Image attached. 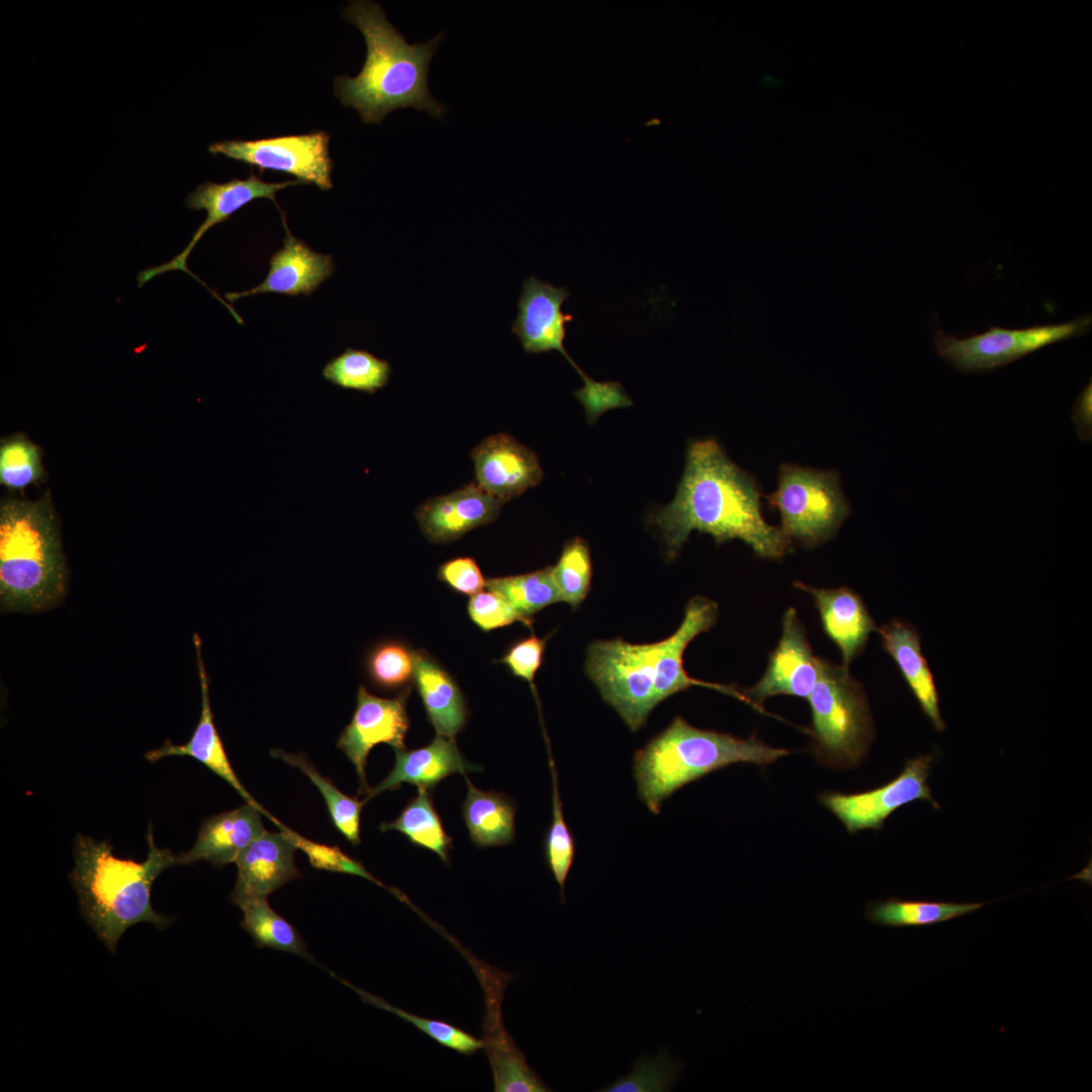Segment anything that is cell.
Here are the masks:
<instances>
[{
    "instance_id": "cell-45",
    "label": "cell",
    "mask_w": 1092,
    "mask_h": 1092,
    "mask_svg": "<svg viewBox=\"0 0 1092 1092\" xmlns=\"http://www.w3.org/2000/svg\"><path fill=\"white\" fill-rule=\"evenodd\" d=\"M1074 419L1081 437H1090L1091 431V383L1079 395L1074 410Z\"/></svg>"
},
{
    "instance_id": "cell-20",
    "label": "cell",
    "mask_w": 1092,
    "mask_h": 1092,
    "mask_svg": "<svg viewBox=\"0 0 1092 1092\" xmlns=\"http://www.w3.org/2000/svg\"><path fill=\"white\" fill-rule=\"evenodd\" d=\"M503 505L477 483H469L448 494L426 500L417 509L416 518L429 541L449 543L493 522Z\"/></svg>"
},
{
    "instance_id": "cell-18",
    "label": "cell",
    "mask_w": 1092,
    "mask_h": 1092,
    "mask_svg": "<svg viewBox=\"0 0 1092 1092\" xmlns=\"http://www.w3.org/2000/svg\"><path fill=\"white\" fill-rule=\"evenodd\" d=\"M297 848L282 831H265L236 860L238 877L231 899L240 908L267 899L288 882L301 877L294 862Z\"/></svg>"
},
{
    "instance_id": "cell-31",
    "label": "cell",
    "mask_w": 1092,
    "mask_h": 1092,
    "mask_svg": "<svg viewBox=\"0 0 1092 1092\" xmlns=\"http://www.w3.org/2000/svg\"><path fill=\"white\" fill-rule=\"evenodd\" d=\"M271 756L299 768L310 780L322 793L334 826L352 845H358L361 841V811L366 801H360L357 797L342 793L302 754L289 753L277 748L271 750Z\"/></svg>"
},
{
    "instance_id": "cell-32",
    "label": "cell",
    "mask_w": 1092,
    "mask_h": 1092,
    "mask_svg": "<svg viewBox=\"0 0 1092 1092\" xmlns=\"http://www.w3.org/2000/svg\"><path fill=\"white\" fill-rule=\"evenodd\" d=\"M486 589L500 594L531 625L533 615L561 602L552 566L529 573L486 579Z\"/></svg>"
},
{
    "instance_id": "cell-43",
    "label": "cell",
    "mask_w": 1092,
    "mask_h": 1092,
    "mask_svg": "<svg viewBox=\"0 0 1092 1092\" xmlns=\"http://www.w3.org/2000/svg\"><path fill=\"white\" fill-rule=\"evenodd\" d=\"M546 642V638L537 637L532 633L529 637L513 644L499 659V662L507 665L515 676L529 682L535 695L534 678L542 664Z\"/></svg>"
},
{
    "instance_id": "cell-23",
    "label": "cell",
    "mask_w": 1092,
    "mask_h": 1092,
    "mask_svg": "<svg viewBox=\"0 0 1092 1092\" xmlns=\"http://www.w3.org/2000/svg\"><path fill=\"white\" fill-rule=\"evenodd\" d=\"M794 585L812 596L826 635L838 647L843 665L848 667L866 647L871 633L878 629L861 598L845 586L822 588L799 581Z\"/></svg>"
},
{
    "instance_id": "cell-26",
    "label": "cell",
    "mask_w": 1092,
    "mask_h": 1092,
    "mask_svg": "<svg viewBox=\"0 0 1092 1092\" xmlns=\"http://www.w3.org/2000/svg\"><path fill=\"white\" fill-rule=\"evenodd\" d=\"M414 680L437 734L454 739L467 718L466 703L456 681L423 650L415 651Z\"/></svg>"
},
{
    "instance_id": "cell-3",
    "label": "cell",
    "mask_w": 1092,
    "mask_h": 1092,
    "mask_svg": "<svg viewBox=\"0 0 1092 1092\" xmlns=\"http://www.w3.org/2000/svg\"><path fill=\"white\" fill-rule=\"evenodd\" d=\"M343 16L362 32L367 54L357 76L335 79L341 103L356 109L368 124H379L390 112L407 107L440 119L447 107L432 96L428 76L444 33L424 43H408L372 1H351Z\"/></svg>"
},
{
    "instance_id": "cell-27",
    "label": "cell",
    "mask_w": 1092,
    "mask_h": 1092,
    "mask_svg": "<svg viewBox=\"0 0 1092 1092\" xmlns=\"http://www.w3.org/2000/svg\"><path fill=\"white\" fill-rule=\"evenodd\" d=\"M464 777L467 796L462 816L471 841L479 847L511 843L515 837V804L504 794L476 789Z\"/></svg>"
},
{
    "instance_id": "cell-19",
    "label": "cell",
    "mask_w": 1092,
    "mask_h": 1092,
    "mask_svg": "<svg viewBox=\"0 0 1092 1092\" xmlns=\"http://www.w3.org/2000/svg\"><path fill=\"white\" fill-rule=\"evenodd\" d=\"M282 222L286 231L285 238L282 248L270 257L267 276L249 290L226 292L224 297L230 302L261 293L309 296L335 272V262L331 255L317 253L295 238L287 228L284 214Z\"/></svg>"
},
{
    "instance_id": "cell-28",
    "label": "cell",
    "mask_w": 1092,
    "mask_h": 1092,
    "mask_svg": "<svg viewBox=\"0 0 1092 1092\" xmlns=\"http://www.w3.org/2000/svg\"><path fill=\"white\" fill-rule=\"evenodd\" d=\"M985 904L889 898L869 903L864 916L879 926L924 927L973 913Z\"/></svg>"
},
{
    "instance_id": "cell-37",
    "label": "cell",
    "mask_w": 1092,
    "mask_h": 1092,
    "mask_svg": "<svg viewBox=\"0 0 1092 1092\" xmlns=\"http://www.w3.org/2000/svg\"><path fill=\"white\" fill-rule=\"evenodd\" d=\"M549 765L552 777V821L546 833L544 849L548 868L560 887L564 902V886L574 859L575 842L564 820L557 774L551 757Z\"/></svg>"
},
{
    "instance_id": "cell-36",
    "label": "cell",
    "mask_w": 1092,
    "mask_h": 1092,
    "mask_svg": "<svg viewBox=\"0 0 1092 1092\" xmlns=\"http://www.w3.org/2000/svg\"><path fill=\"white\" fill-rule=\"evenodd\" d=\"M552 571L561 602L572 609L577 608L592 586L593 567L587 543L579 537L567 541Z\"/></svg>"
},
{
    "instance_id": "cell-40",
    "label": "cell",
    "mask_w": 1092,
    "mask_h": 1092,
    "mask_svg": "<svg viewBox=\"0 0 1092 1092\" xmlns=\"http://www.w3.org/2000/svg\"><path fill=\"white\" fill-rule=\"evenodd\" d=\"M275 825L279 828V831H282L288 836L297 849L305 853L313 868L323 871L358 876L387 889L398 898L401 897V892L383 885L373 877L360 861L343 852L338 846H330L309 840L286 827L279 821Z\"/></svg>"
},
{
    "instance_id": "cell-38",
    "label": "cell",
    "mask_w": 1092,
    "mask_h": 1092,
    "mask_svg": "<svg viewBox=\"0 0 1092 1092\" xmlns=\"http://www.w3.org/2000/svg\"><path fill=\"white\" fill-rule=\"evenodd\" d=\"M366 671L371 682L381 690L403 689L414 678L415 651L398 641H383L369 652Z\"/></svg>"
},
{
    "instance_id": "cell-6",
    "label": "cell",
    "mask_w": 1092,
    "mask_h": 1092,
    "mask_svg": "<svg viewBox=\"0 0 1092 1092\" xmlns=\"http://www.w3.org/2000/svg\"><path fill=\"white\" fill-rule=\"evenodd\" d=\"M788 753L755 737L694 727L677 716L635 752L633 775L640 800L658 814L675 791L712 771L740 762L766 765Z\"/></svg>"
},
{
    "instance_id": "cell-42",
    "label": "cell",
    "mask_w": 1092,
    "mask_h": 1092,
    "mask_svg": "<svg viewBox=\"0 0 1092 1092\" xmlns=\"http://www.w3.org/2000/svg\"><path fill=\"white\" fill-rule=\"evenodd\" d=\"M583 386L574 390L575 398L582 404L586 420L594 424L604 413L632 405L623 385L617 381H596L588 375L583 379Z\"/></svg>"
},
{
    "instance_id": "cell-25",
    "label": "cell",
    "mask_w": 1092,
    "mask_h": 1092,
    "mask_svg": "<svg viewBox=\"0 0 1092 1092\" xmlns=\"http://www.w3.org/2000/svg\"><path fill=\"white\" fill-rule=\"evenodd\" d=\"M886 652L894 659L923 713L937 731L945 729L938 693L927 660L921 651L920 636L910 624L892 620L877 629Z\"/></svg>"
},
{
    "instance_id": "cell-14",
    "label": "cell",
    "mask_w": 1092,
    "mask_h": 1092,
    "mask_svg": "<svg viewBox=\"0 0 1092 1092\" xmlns=\"http://www.w3.org/2000/svg\"><path fill=\"white\" fill-rule=\"evenodd\" d=\"M472 965L483 987L485 1015L483 1018V1049L489 1058L495 1092H546L551 1089L529 1067L525 1056L507 1032L502 1017L505 988L512 974L498 972L487 965Z\"/></svg>"
},
{
    "instance_id": "cell-24",
    "label": "cell",
    "mask_w": 1092,
    "mask_h": 1092,
    "mask_svg": "<svg viewBox=\"0 0 1092 1092\" xmlns=\"http://www.w3.org/2000/svg\"><path fill=\"white\" fill-rule=\"evenodd\" d=\"M394 753L395 762L392 769L370 790L365 799L366 802L382 792L398 789L403 783L430 791L450 775L466 776V771L480 769L464 758L455 739L439 734L424 747L412 750L394 749Z\"/></svg>"
},
{
    "instance_id": "cell-5",
    "label": "cell",
    "mask_w": 1092,
    "mask_h": 1092,
    "mask_svg": "<svg viewBox=\"0 0 1092 1092\" xmlns=\"http://www.w3.org/2000/svg\"><path fill=\"white\" fill-rule=\"evenodd\" d=\"M67 569L49 492L37 500L4 499L0 507L2 612L35 613L66 594Z\"/></svg>"
},
{
    "instance_id": "cell-8",
    "label": "cell",
    "mask_w": 1092,
    "mask_h": 1092,
    "mask_svg": "<svg viewBox=\"0 0 1092 1092\" xmlns=\"http://www.w3.org/2000/svg\"><path fill=\"white\" fill-rule=\"evenodd\" d=\"M765 498L780 513L782 532L806 547L831 538L850 511L833 470L783 464L778 488Z\"/></svg>"
},
{
    "instance_id": "cell-4",
    "label": "cell",
    "mask_w": 1092,
    "mask_h": 1092,
    "mask_svg": "<svg viewBox=\"0 0 1092 1092\" xmlns=\"http://www.w3.org/2000/svg\"><path fill=\"white\" fill-rule=\"evenodd\" d=\"M147 841V858L139 862L115 856L107 840L96 841L80 833L75 839V866L69 876L80 912L111 952L130 926L149 922L162 929L172 922L154 910L151 896L161 873L179 866L177 854L156 845L152 824Z\"/></svg>"
},
{
    "instance_id": "cell-33",
    "label": "cell",
    "mask_w": 1092,
    "mask_h": 1092,
    "mask_svg": "<svg viewBox=\"0 0 1092 1092\" xmlns=\"http://www.w3.org/2000/svg\"><path fill=\"white\" fill-rule=\"evenodd\" d=\"M322 374L335 386L373 394L387 385L391 365L368 351L349 347L330 360Z\"/></svg>"
},
{
    "instance_id": "cell-16",
    "label": "cell",
    "mask_w": 1092,
    "mask_h": 1092,
    "mask_svg": "<svg viewBox=\"0 0 1092 1092\" xmlns=\"http://www.w3.org/2000/svg\"><path fill=\"white\" fill-rule=\"evenodd\" d=\"M569 295L570 291L565 287H557L530 276L523 283L512 332L519 338L526 353L558 351L583 379L586 374L564 348L566 325L573 321V315L564 313L561 306Z\"/></svg>"
},
{
    "instance_id": "cell-10",
    "label": "cell",
    "mask_w": 1092,
    "mask_h": 1092,
    "mask_svg": "<svg viewBox=\"0 0 1092 1092\" xmlns=\"http://www.w3.org/2000/svg\"><path fill=\"white\" fill-rule=\"evenodd\" d=\"M330 138L327 131L314 130L260 140H224L211 144L208 152L256 167L259 174L279 171L328 191L334 187Z\"/></svg>"
},
{
    "instance_id": "cell-22",
    "label": "cell",
    "mask_w": 1092,
    "mask_h": 1092,
    "mask_svg": "<svg viewBox=\"0 0 1092 1092\" xmlns=\"http://www.w3.org/2000/svg\"><path fill=\"white\" fill-rule=\"evenodd\" d=\"M258 807L245 805L203 820L193 846L177 854L178 863L208 861L215 868L236 862L240 854L266 830Z\"/></svg>"
},
{
    "instance_id": "cell-39",
    "label": "cell",
    "mask_w": 1092,
    "mask_h": 1092,
    "mask_svg": "<svg viewBox=\"0 0 1092 1092\" xmlns=\"http://www.w3.org/2000/svg\"><path fill=\"white\" fill-rule=\"evenodd\" d=\"M681 1067L662 1050L656 1057H641L632 1072L616 1079L603 1092H666L672 1089Z\"/></svg>"
},
{
    "instance_id": "cell-1",
    "label": "cell",
    "mask_w": 1092,
    "mask_h": 1092,
    "mask_svg": "<svg viewBox=\"0 0 1092 1092\" xmlns=\"http://www.w3.org/2000/svg\"><path fill=\"white\" fill-rule=\"evenodd\" d=\"M650 520L662 536L669 559L695 530L711 535L717 544L739 539L769 559L784 557L791 543L780 528L763 519L754 478L711 439L691 442L675 496Z\"/></svg>"
},
{
    "instance_id": "cell-35",
    "label": "cell",
    "mask_w": 1092,
    "mask_h": 1092,
    "mask_svg": "<svg viewBox=\"0 0 1092 1092\" xmlns=\"http://www.w3.org/2000/svg\"><path fill=\"white\" fill-rule=\"evenodd\" d=\"M330 973L342 984L346 985L356 994H358L361 997L362 1001H364L365 1003L394 1013L401 1019H404L414 1024L417 1028L426 1033L429 1037L433 1038L439 1044L445 1048L451 1049L465 1056H471L478 1050L483 1049L482 1039H478L470 1033L452 1024H449L448 1022L423 1018L416 1014L410 1013L403 1009L389 1004L379 996L373 995L362 989H359L356 986L351 985L349 982L341 979L334 973Z\"/></svg>"
},
{
    "instance_id": "cell-15",
    "label": "cell",
    "mask_w": 1092,
    "mask_h": 1092,
    "mask_svg": "<svg viewBox=\"0 0 1092 1092\" xmlns=\"http://www.w3.org/2000/svg\"><path fill=\"white\" fill-rule=\"evenodd\" d=\"M819 675L820 658L812 652L797 611L790 608L784 615L782 636L769 655L763 675L745 695L756 710L762 711L760 705L775 696L808 699Z\"/></svg>"
},
{
    "instance_id": "cell-34",
    "label": "cell",
    "mask_w": 1092,
    "mask_h": 1092,
    "mask_svg": "<svg viewBox=\"0 0 1092 1092\" xmlns=\"http://www.w3.org/2000/svg\"><path fill=\"white\" fill-rule=\"evenodd\" d=\"M41 451L23 434H14L0 442V483L19 490L43 480Z\"/></svg>"
},
{
    "instance_id": "cell-12",
    "label": "cell",
    "mask_w": 1092,
    "mask_h": 1092,
    "mask_svg": "<svg viewBox=\"0 0 1092 1092\" xmlns=\"http://www.w3.org/2000/svg\"><path fill=\"white\" fill-rule=\"evenodd\" d=\"M932 762L933 755L916 756L907 760L898 777L877 789L857 794L826 793L820 797L821 803L849 833L879 830L893 812L917 800L938 809L927 783Z\"/></svg>"
},
{
    "instance_id": "cell-29",
    "label": "cell",
    "mask_w": 1092,
    "mask_h": 1092,
    "mask_svg": "<svg viewBox=\"0 0 1092 1092\" xmlns=\"http://www.w3.org/2000/svg\"><path fill=\"white\" fill-rule=\"evenodd\" d=\"M380 830L399 831L413 844L433 851L445 863L449 861L452 838L445 832L426 789L418 788L417 796L407 802L398 817L391 822L382 823Z\"/></svg>"
},
{
    "instance_id": "cell-2",
    "label": "cell",
    "mask_w": 1092,
    "mask_h": 1092,
    "mask_svg": "<svg viewBox=\"0 0 1092 1092\" xmlns=\"http://www.w3.org/2000/svg\"><path fill=\"white\" fill-rule=\"evenodd\" d=\"M718 613L714 601L697 596L688 602L676 631L661 641L633 644L616 638L588 645L585 672L631 731L641 729L659 703L692 686L711 688L750 704L736 689L693 678L684 667L689 643L715 625Z\"/></svg>"
},
{
    "instance_id": "cell-44",
    "label": "cell",
    "mask_w": 1092,
    "mask_h": 1092,
    "mask_svg": "<svg viewBox=\"0 0 1092 1092\" xmlns=\"http://www.w3.org/2000/svg\"><path fill=\"white\" fill-rule=\"evenodd\" d=\"M438 577L455 592L474 596L483 590L486 579L471 557H457L442 563Z\"/></svg>"
},
{
    "instance_id": "cell-9",
    "label": "cell",
    "mask_w": 1092,
    "mask_h": 1092,
    "mask_svg": "<svg viewBox=\"0 0 1092 1092\" xmlns=\"http://www.w3.org/2000/svg\"><path fill=\"white\" fill-rule=\"evenodd\" d=\"M1092 325L1091 313L1061 324L1036 325L1024 329L991 326L982 334L966 338L934 332L936 353L962 372H987L1006 366L1051 344L1085 335Z\"/></svg>"
},
{
    "instance_id": "cell-7",
    "label": "cell",
    "mask_w": 1092,
    "mask_h": 1092,
    "mask_svg": "<svg viewBox=\"0 0 1092 1092\" xmlns=\"http://www.w3.org/2000/svg\"><path fill=\"white\" fill-rule=\"evenodd\" d=\"M819 757L834 766H852L874 736L867 697L848 667L820 658V675L808 697Z\"/></svg>"
},
{
    "instance_id": "cell-13",
    "label": "cell",
    "mask_w": 1092,
    "mask_h": 1092,
    "mask_svg": "<svg viewBox=\"0 0 1092 1092\" xmlns=\"http://www.w3.org/2000/svg\"><path fill=\"white\" fill-rule=\"evenodd\" d=\"M411 691V686H407L396 697L385 699L370 694L363 686L359 687L353 717L337 741V747L356 769L359 794L368 796L371 790L366 781V764L374 746L386 743L393 749L405 748L404 738L410 726L406 702Z\"/></svg>"
},
{
    "instance_id": "cell-41",
    "label": "cell",
    "mask_w": 1092,
    "mask_h": 1092,
    "mask_svg": "<svg viewBox=\"0 0 1092 1092\" xmlns=\"http://www.w3.org/2000/svg\"><path fill=\"white\" fill-rule=\"evenodd\" d=\"M467 611L471 621L484 632L509 626L515 622L532 627L506 598L490 589L472 596L468 602Z\"/></svg>"
},
{
    "instance_id": "cell-11",
    "label": "cell",
    "mask_w": 1092,
    "mask_h": 1092,
    "mask_svg": "<svg viewBox=\"0 0 1092 1092\" xmlns=\"http://www.w3.org/2000/svg\"><path fill=\"white\" fill-rule=\"evenodd\" d=\"M299 184L302 183L296 179L283 182H266L251 173L246 179L233 178L223 183L207 181L198 185L188 194L185 203L192 210H206V218L180 254L166 263L142 270L136 277L138 286L141 288L153 278L164 273L181 270L200 282L218 301L229 308L230 304L228 302L190 271L187 267L188 256L209 229L226 221L245 205L253 200L266 198L278 207L275 199L276 193L286 187Z\"/></svg>"
},
{
    "instance_id": "cell-30",
    "label": "cell",
    "mask_w": 1092,
    "mask_h": 1092,
    "mask_svg": "<svg viewBox=\"0 0 1092 1092\" xmlns=\"http://www.w3.org/2000/svg\"><path fill=\"white\" fill-rule=\"evenodd\" d=\"M241 909L243 911L241 926L254 939L257 947L289 952L317 964L298 930L276 913L267 899L248 902Z\"/></svg>"
},
{
    "instance_id": "cell-17",
    "label": "cell",
    "mask_w": 1092,
    "mask_h": 1092,
    "mask_svg": "<svg viewBox=\"0 0 1092 1092\" xmlns=\"http://www.w3.org/2000/svg\"><path fill=\"white\" fill-rule=\"evenodd\" d=\"M475 483L503 504L536 486L543 470L536 454L509 434L483 439L471 452Z\"/></svg>"
},
{
    "instance_id": "cell-21",
    "label": "cell",
    "mask_w": 1092,
    "mask_h": 1092,
    "mask_svg": "<svg viewBox=\"0 0 1092 1092\" xmlns=\"http://www.w3.org/2000/svg\"><path fill=\"white\" fill-rule=\"evenodd\" d=\"M193 643L196 651L201 692V711L198 723L186 743L178 745L168 739L161 747L146 752L145 758L153 763L167 756H190L229 783L246 800V803L258 807L269 820H272L274 817L244 787L226 755L223 743L213 722L209 699V681L201 656V639L197 634L193 635Z\"/></svg>"
}]
</instances>
